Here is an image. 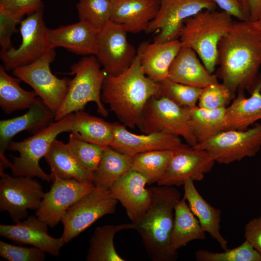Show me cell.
<instances>
[{
    "label": "cell",
    "instance_id": "cb8c5ba5",
    "mask_svg": "<svg viewBox=\"0 0 261 261\" xmlns=\"http://www.w3.org/2000/svg\"><path fill=\"white\" fill-rule=\"evenodd\" d=\"M250 94L246 98L245 89L237 90L235 98L226 108L227 130H245L261 119V72Z\"/></svg>",
    "mask_w": 261,
    "mask_h": 261
},
{
    "label": "cell",
    "instance_id": "f35d334b",
    "mask_svg": "<svg viewBox=\"0 0 261 261\" xmlns=\"http://www.w3.org/2000/svg\"><path fill=\"white\" fill-rule=\"evenodd\" d=\"M235 96L223 83L212 84L202 88L197 106L211 109L226 108Z\"/></svg>",
    "mask_w": 261,
    "mask_h": 261
},
{
    "label": "cell",
    "instance_id": "bcb514c9",
    "mask_svg": "<svg viewBox=\"0 0 261 261\" xmlns=\"http://www.w3.org/2000/svg\"><path fill=\"white\" fill-rule=\"evenodd\" d=\"M258 25H259L260 27L261 28V19H260L259 21H257Z\"/></svg>",
    "mask_w": 261,
    "mask_h": 261
},
{
    "label": "cell",
    "instance_id": "d4e9b609",
    "mask_svg": "<svg viewBox=\"0 0 261 261\" xmlns=\"http://www.w3.org/2000/svg\"><path fill=\"white\" fill-rule=\"evenodd\" d=\"M182 46L179 39L164 43L145 42L141 65L145 75L158 83L168 78L169 68Z\"/></svg>",
    "mask_w": 261,
    "mask_h": 261
},
{
    "label": "cell",
    "instance_id": "4dcf8cb0",
    "mask_svg": "<svg viewBox=\"0 0 261 261\" xmlns=\"http://www.w3.org/2000/svg\"><path fill=\"white\" fill-rule=\"evenodd\" d=\"M3 65L0 66V106L7 115L29 109L37 99L35 91H27L20 86L22 81L8 74Z\"/></svg>",
    "mask_w": 261,
    "mask_h": 261
},
{
    "label": "cell",
    "instance_id": "44dd1931",
    "mask_svg": "<svg viewBox=\"0 0 261 261\" xmlns=\"http://www.w3.org/2000/svg\"><path fill=\"white\" fill-rule=\"evenodd\" d=\"M99 29L85 21L48 29L47 36L52 48L63 47L78 55H95Z\"/></svg>",
    "mask_w": 261,
    "mask_h": 261
},
{
    "label": "cell",
    "instance_id": "74e56055",
    "mask_svg": "<svg viewBox=\"0 0 261 261\" xmlns=\"http://www.w3.org/2000/svg\"><path fill=\"white\" fill-rule=\"evenodd\" d=\"M159 84L160 95L182 106L191 108L197 105L202 88L177 83L168 78Z\"/></svg>",
    "mask_w": 261,
    "mask_h": 261
},
{
    "label": "cell",
    "instance_id": "836d02e7",
    "mask_svg": "<svg viewBox=\"0 0 261 261\" xmlns=\"http://www.w3.org/2000/svg\"><path fill=\"white\" fill-rule=\"evenodd\" d=\"M174 151L155 150L134 155L131 170L143 175L147 185L157 183L167 171Z\"/></svg>",
    "mask_w": 261,
    "mask_h": 261
},
{
    "label": "cell",
    "instance_id": "f1b7e54d",
    "mask_svg": "<svg viewBox=\"0 0 261 261\" xmlns=\"http://www.w3.org/2000/svg\"><path fill=\"white\" fill-rule=\"evenodd\" d=\"M132 157L106 146L100 162L93 174V184L95 186L109 189L116 181L131 170Z\"/></svg>",
    "mask_w": 261,
    "mask_h": 261
},
{
    "label": "cell",
    "instance_id": "603a6c76",
    "mask_svg": "<svg viewBox=\"0 0 261 261\" xmlns=\"http://www.w3.org/2000/svg\"><path fill=\"white\" fill-rule=\"evenodd\" d=\"M196 52L182 46L173 61L168 78L174 82L203 88L218 83V78L206 69Z\"/></svg>",
    "mask_w": 261,
    "mask_h": 261
},
{
    "label": "cell",
    "instance_id": "277c9868",
    "mask_svg": "<svg viewBox=\"0 0 261 261\" xmlns=\"http://www.w3.org/2000/svg\"><path fill=\"white\" fill-rule=\"evenodd\" d=\"M233 21L223 11L203 10L185 20L179 40L183 45L193 49L209 72L213 73L217 66L218 44Z\"/></svg>",
    "mask_w": 261,
    "mask_h": 261
},
{
    "label": "cell",
    "instance_id": "ba28073f",
    "mask_svg": "<svg viewBox=\"0 0 261 261\" xmlns=\"http://www.w3.org/2000/svg\"><path fill=\"white\" fill-rule=\"evenodd\" d=\"M56 57L52 49L30 64L17 67L12 73L30 86L45 105L54 114L62 104L69 89L70 79L58 78L50 69Z\"/></svg>",
    "mask_w": 261,
    "mask_h": 261
},
{
    "label": "cell",
    "instance_id": "e575fe53",
    "mask_svg": "<svg viewBox=\"0 0 261 261\" xmlns=\"http://www.w3.org/2000/svg\"><path fill=\"white\" fill-rule=\"evenodd\" d=\"M67 145L79 163L93 174L100 162L105 147L87 142L72 132Z\"/></svg>",
    "mask_w": 261,
    "mask_h": 261
},
{
    "label": "cell",
    "instance_id": "e0dca14e",
    "mask_svg": "<svg viewBox=\"0 0 261 261\" xmlns=\"http://www.w3.org/2000/svg\"><path fill=\"white\" fill-rule=\"evenodd\" d=\"M216 162L206 151L188 147L175 151L164 174L157 183L160 186H180L187 179L200 181Z\"/></svg>",
    "mask_w": 261,
    "mask_h": 261
},
{
    "label": "cell",
    "instance_id": "484cf974",
    "mask_svg": "<svg viewBox=\"0 0 261 261\" xmlns=\"http://www.w3.org/2000/svg\"><path fill=\"white\" fill-rule=\"evenodd\" d=\"M184 197L203 230L209 234L223 250L228 249V241L220 232L221 210L208 203L196 189L194 181L187 179L183 185Z\"/></svg>",
    "mask_w": 261,
    "mask_h": 261
},
{
    "label": "cell",
    "instance_id": "7402d4cb",
    "mask_svg": "<svg viewBox=\"0 0 261 261\" xmlns=\"http://www.w3.org/2000/svg\"><path fill=\"white\" fill-rule=\"evenodd\" d=\"M159 8V0H112L110 21L128 33L145 32Z\"/></svg>",
    "mask_w": 261,
    "mask_h": 261
},
{
    "label": "cell",
    "instance_id": "7a4b0ae2",
    "mask_svg": "<svg viewBox=\"0 0 261 261\" xmlns=\"http://www.w3.org/2000/svg\"><path fill=\"white\" fill-rule=\"evenodd\" d=\"M145 42L137 50L131 65L117 75L107 74L102 84L101 97L121 123L134 129L138 127L145 105L150 98L160 95L159 83L145 75L141 65Z\"/></svg>",
    "mask_w": 261,
    "mask_h": 261
},
{
    "label": "cell",
    "instance_id": "5bb4252c",
    "mask_svg": "<svg viewBox=\"0 0 261 261\" xmlns=\"http://www.w3.org/2000/svg\"><path fill=\"white\" fill-rule=\"evenodd\" d=\"M128 32L109 21L99 30L95 56L107 74L118 75L132 63L137 50L127 39Z\"/></svg>",
    "mask_w": 261,
    "mask_h": 261
},
{
    "label": "cell",
    "instance_id": "60d3db41",
    "mask_svg": "<svg viewBox=\"0 0 261 261\" xmlns=\"http://www.w3.org/2000/svg\"><path fill=\"white\" fill-rule=\"evenodd\" d=\"M23 19V16L0 7V51H7L13 47L11 40L12 35L18 32L16 26L20 23Z\"/></svg>",
    "mask_w": 261,
    "mask_h": 261
},
{
    "label": "cell",
    "instance_id": "83f0119b",
    "mask_svg": "<svg viewBox=\"0 0 261 261\" xmlns=\"http://www.w3.org/2000/svg\"><path fill=\"white\" fill-rule=\"evenodd\" d=\"M44 158L50 166L51 174L63 179L92 183L93 174L79 163L67 144L62 141L54 140Z\"/></svg>",
    "mask_w": 261,
    "mask_h": 261
},
{
    "label": "cell",
    "instance_id": "ee69618b",
    "mask_svg": "<svg viewBox=\"0 0 261 261\" xmlns=\"http://www.w3.org/2000/svg\"><path fill=\"white\" fill-rule=\"evenodd\" d=\"M244 236L261 253V216L249 220L245 227Z\"/></svg>",
    "mask_w": 261,
    "mask_h": 261
},
{
    "label": "cell",
    "instance_id": "8d00e7d4",
    "mask_svg": "<svg viewBox=\"0 0 261 261\" xmlns=\"http://www.w3.org/2000/svg\"><path fill=\"white\" fill-rule=\"evenodd\" d=\"M112 0H78L76 7L79 21L100 29L110 21Z\"/></svg>",
    "mask_w": 261,
    "mask_h": 261
},
{
    "label": "cell",
    "instance_id": "1f68e13d",
    "mask_svg": "<svg viewBox=\"0 0 261 261\" xmlns=\"http://www.w3.org/2000/svg\"><path fill=\"white\" fill-rule=\"evenodd\" d=\"M189 122L198 144L227 130L226 108L206 109L197 105L189 108Z\"/></svg>",
    "mask_w": 261,
    "mask_h": 261
},
{
    "label": "cell",
    "instance_id": "f6af8a7d",
    "mask_svg": "<svg viewBox=\"0 0 261 261\" xmlns=\"http://www.w3.org/2000/svg\"><path fill=\"white\" fill-rule=\"evenodd\" d=\"M250 9V20L257 22L261 19V0H248Z\"/></svg>",
    "mask_w": 261,
    "mask_h": 261
},
{
    "label": "cell",
    "instance_id": "ffe728a7",
    "mask_svg": "<svg viewBox=\"0 0 261 261\" xmlns=\"http://www.w3.org/2000/svg\"><path fill=\"white\" fill-rule=\"evenodd\" d=\"M55 114L37 98L25 114L15 117L0 121V164L9 167L10 161L4 155L12 138L21 131L35 133L48 125Z\"/></svg>",
    "mask_w": 261,
    "mask_h": 261
},
{
    "label": "cell",
    "instance_id": "b9f144b4",
    "mask_svg": "<svg viewBox=\"0 0 261 261\" xmlns=\"http://www.w3.org/2000/svg\"><path fill=\"white\" fill-rule=\"evenodd\" d=\"M42 0H0V7L24 17L43 9Z\"/></svg>",
    "mask_w": 261,
    "mask_h": 261
},
{
    "label": "cell",
    "instance_id": "2e32d148",
    "mask_svg": "<svg viewBox=\"0 0 261 261\" xmlns=\"http://www.w3.org/2000/svg\"><path fill=\"white\" fill-rule=\"evenodd\" d=\"M113 142L110 147L131 156L155 150L173 151L191 147L183 142L181 138L175 135L157 132L138 134L130 131L124 125L112 123Z\"/></svg>",
    "mask_w": 261,
    "mask_h": 261
},
{
    "label": "cell",
    "instance_id": "7c38bea8",
    "mask_svg": "<svg viewBox=\"0 0 261 261\" xmlns=\"http://www.w3.org/2000/svg\"><path fill=\"white\" fill-rule=\"evenodd\" d=\"M156 17L145 31L154 34V42L164 43L178 39L186 19L205 10H216L213 0H159Z\"/></svg>",
    "mask_w": 261,
    "mask_h": 261
},
{
    "label": "cell",
    "instance_id": "d6a6232c",
    "mask_svg": "<svg viewBox=\"0 0 261 261\" xmlns=\"http://www.w3.org/2000/svg\"><path fill=\"white\" fill-rule=\"evenodd\" d=\"M76 114V122L72 133L87 142L104 147L111 146L114 140L112 123L84 110Z\"/></svg>",
    "mask_w": 261,
    "mask_h": 261
},
{
    "label": "cell",
    "instance_id": "7bdbcfd3",
    "mask_svg": "<svg viewBox=\"0 0 261 261\" xmlns=\"http://www.w3.org/2000/svg\"><path fill=\"white\" fill-rule=\"evenodd\" d=\"M217 6L238 21L250 20L248 0H213Z\"/></svg>",
    "mask_w": 261,
    "mask_h": 261
},
{
    "label": "cell",
    "instance_id": "9a60e30c",
    "mask_svg": "<svg viewBox=\"0 0 261 261\" xmlns=\"http://www.w3.org/2000/svg\"><path fill=\"white\" fill-rule=\"evenodd\" d=\"M52 175L50 189L44 193L40 205L36 211L38 218L51 228L61 221L66 211L73 204L95 187L92 182L63 179Z\"/></svg>",
    "mask_w": 261,
    "mask_h": 261
},
{
    "label": "cell",
    "instance_id": "d590c367",
    "mask_svg": "<svg viewBox=\"0 0 261 261\" xmlns=\"http://www.w3.org/2000/svg\"><path fill=\"white\" fill-rule=\"evenodd\" d=\"M195 258L198 261H261V253L245 240L239 246L222 252L198 250Z\"/></svg>",
    "mask_w": 261,
    "mask_h": 261
},
{
    "label": "cell",
    "instance_id": "5b68a950",
    "mask_svg": "<svg viewBox=\"0 0 261 261\" xmlns=\"http://www.w3.org/2000/svg\"><path fill=\"white\" fill-rule=\"evenodd\" d=\"M76 113L62 119L51 122L33 135L21 141H12L7 150L18 152V157H13L9 167L14 176L37 177L48 182L52 181L53 175L46 174L39 165L40 160L44 158L52 142L61 133L72 132L76 124Z\"/></svg>",
    "mask_w": 261,
    "mask_h": 261
},
{
    "label": "cell",
    "instance_id": "4fadbf2b",
    "mask_svg": "<svg viewBox=\"0 0 261 261\" xmlns=\"http://www.w3.org/2000/svg\"><path fill=\"white\" fill-rule=\"evenodd\" d=\"M0 209L9 214L16 223L27 218V210L39 207L44 193L43 187L33 178L14 176L0 171Z\"/></svg>",
    "mask_w": 261,
    "mask_h": 261
},
{
    "label": "cell",
    "instance_id": "3957f363",
    "mask_svg": "<svg viewBox=\"0 0 261 261\" xmlns=\"http://www.w3.org/2000/svg\"><path fill=\"white\" fill-rule=\"evenodd\" d=\"M151 203L134 229L140 235L145 250L153 261H174L177 258L169 250L174 207L181 199L174 186H152Z\"/></svg>",
    "mask_w": 261,
    "mask_h": 261
},
{
    "label": "cell",
    "instance_id": "8992f818",
    "mask_svg": "<svg viewBox=\"0 0 261 261\" xmlns=\"http://www.w3.org/2000/svg\"><path fill=\"white\" fill-rule=\"evenodd\" d=\"M101 64L95 55L82 58L71 67V79L67 94L59 109L55 113L54 120L83 110L89 102H95L97 112L104 117L108 112L102 100V89L107 73L101 69Z\"/></svg>",
    "mask_w": 261,
    "mask_h": 261
},
{
    "label": "cell",
    "instance_id": "52a82bcc",
    "mask_svg": "<svg viewBox=\"0 0 261 261\" xmlns=\"http://www.w3.org/2000/svg\"><path fill=\"white\" fill-rule=\"evenodd\" d=\"M142 133L165 132L183 138L191 147L198 144L189 122V108L160 95L146 102L138 126Z\"/></svg>",
    "mask_w": 261,
    "mask_h": 261
},
{
    "label": "cell",
    "instance_id": "9c48e42d",
    "mask_svg": "<svg viewBox=\"0 0 261 261\" xmlns=\"http://www.w3.org/2000/svg\"><path fill=\"white\" fill-rule=\"evenodd\" d=\"M118 201L108 189L94 188L73 204L61 222V235L65 244L77 236L100 218L115 213Z\"/></svg>",
    "mask_w": 261,
    "mask_h": 261
},
{
    "label": "cell",
    "instance_id": "4316f807",
    "mask_svg": "<svg viewBox=\"0 0 261 261\" xmlns=\"http://www.w3.org/2000/svg\"><path fill=\"white\" fill-rule=\"evenodd\" d=\"M205 238V232L183 197L174 207V223L169 243L170 251L177 258L179 249L191 241L203 240Z\"/></svg>",
    "mask_w": 261,
    "mask_h": 261
},
{
    "label": "cell",
    "instance_id": "6da1fadb",
    "mask_svg": "<svg viewBox=\"0 0 261 261\" xmlns=\"http://www.w3.org/2000/svg\"><path fill=\"white\" fill-rule=\"evenodd\" d=\"M215 74L234 93L252 91L261 66V28L257 22L233 21L218 46Z\"/></svg>",
    "mask_w": 261,
    "mask_h": 261
},
{
    "label": "cell",
    "instance_id": "f546056e",
    "mask_svg": "<svg viewBox=\"0 0 261 261\" xmlns=\"http://www.w3.org/2000/svg\"><path fill=\"white\" fill-rule=\"evenodd\" d=\"M132 222L97 227L89 241L86 260L87 261H125L116 252L114 239L117 232L134 229Z\"/></svg>",
    "mask_w": 261,
    "mask_h": 261
},
{
    "label": "cell",
    "instance_id": "ac0fdd59",
    "mask_svg": "<svg viewBox=\"0 0 261 261\" xmlns=\"http://www.w3.org/2000/svg\"><path fill=\"white\" fill-rule=\"evenodd\" d=\"M147 181L138 172L130 170L116 181L109 190L124 207L131 222L137 223L148 209L152 199Z\"/></svg>",
    "mask_w": 261,
    "mask_h": 261
},
{
    "label": "cell",
    "instance_id": "ab89813d",
    "mask_svg": "<svg viewBox=\"0 0 261 261\" xmlns=\"http://www.w3.org/2000/svg\"><path fill=\"white\" fill-rule=\"evenodd\" d=\"M45 253L37 247H23L0 241V256L9 261H43Z\"/></svg>",
    "mask_w": 261,
    "mask_h": 261
},
{
    "label": "cell",
    "instance_id": "8fae6325",
    "mask_svg": "<svg viewBox=\"0 0 261 261\" xmlns=\"http://www.w3.org/2000/svg\"><path fill=\"white\" fill-rule=\"evenodd\" d=\"M20 24V46L17 49L12 47L7 51H0L2 65L7 71L30 64L53 49L47 39L48 28L44 21L43 9L28 15Z\"/></svg>",
    "mask_w": 261,
    "mask_h": 261
},
{
    "label": "cell",
    "instance_id": "30bf717a",
    "mask_svg": "<svg viewBox=\"0 0 261 261\" xmlns=\"http://www.w3.org/2000/svg\"><path fill=\"white\" fill-rule=\"evenodd\" d=\"M192 147L206 151L219 164L254 157L261 148V124L245 130H225Z\"/></svg>",
    "mask_w": 261,
    "mask_h": 261
},
{
    "label": "cell",
    "instance_id": "d6986e66",
    "mask_svg": "<svg viewBox=\"0 0 261 261\" xmlns=\"http://www.w3.org/2000/svg\"><path fill=\"white\" fill-rule=\"evenodd\" d=\"M48 225L36 216L27 217L13 225H0V235L22 244L32 245L50 255L58 257L65 244L62 236L54 238L48 233Z\"/></svg>",
    "mask_w": 261,
    "mask_h": 261
}]
</instances>
